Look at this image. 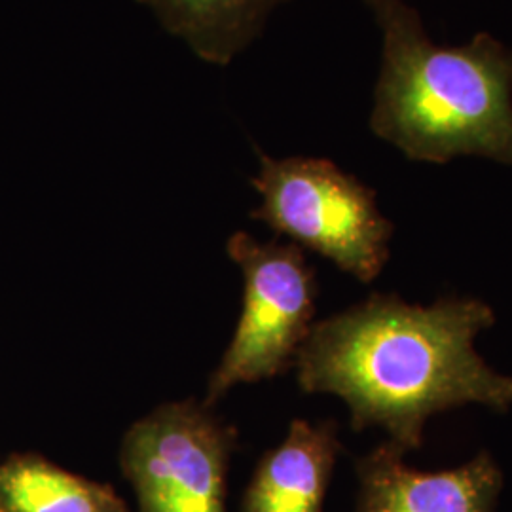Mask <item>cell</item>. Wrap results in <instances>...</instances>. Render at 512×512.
I'll list each match as a JSON object with an SVG mask.
<instances>
[{"instance_id": "1", "label": "cell", "mask_w": 512, "mask_h": 512, "mask_svg": "<svg viewBox=\"0 0 512 512\" xmlns=\"http://www.w3.org/2000/svg\"><path fill=\"white\" fill-rule=\"evenodd\" d=\"M494 323L492 308L476 298L414 306L374 294L313 323L294 359L298 384L340 397L355 431L382 427L389 442L416 450L427 420L448 408H511L512 376L476 353V336Z\"/></svg>"}, {"instance_id": "2", "label": "cell", "mask_w": 512, "mask_h": 512, "mask_svg": "<svg viewBox=\"0 0 512 512\" xmlns=\"http://www.w3.org/2000/svg\"><path fill=\"white\" fill-rule=\"evenodd\" d=\"M384 37L370 129L406 158L459 156L512 167V46L478 33L435 44L406 0H365Z\"/></svg>"}, {"instance_id": "3", "label": "cell", "mask_w": 512, "mask_h": 512, "mask_svg": "<svg viewBox=\"0 0 512 512\" xmlns=\"http://www.w3.org/2000/svg\"><path fill=\"white\" fill-rule=\"evenodd\" d=\"M251 184L262 198L251 217L275 234L329 258L363 283L384 270L393 224L382 215L374 190L334 162L260 154Z\"/></svg>"}, {"instance_id": "4", "label": "cell", "mask_w": 512, "mask_h": 512, "mask_svg": "<svg viewBox=\"0 0 512 512\" xmlns=\"http://www.w3.org/2000/svg\"><path fill=\"white\" fill-rule=\"evenodd\" d=\"M226 251L243 274V311L209 378L207 406H215L236 385L268 380L294 366L313 327L317 298L315 274L296 243H264L236 232Z\"/></svg>"}, {"instance_id": "5", "label": "cell", "mask_w": 512, "mask_h": 512, "mask_svg": "<svg viewBox=\"0 0 512 512\" xmlns=\"http://www.w3.org/2000/svg\"><path fill=\"white\" fill-rule=\"evenodd\" d=\"M238 429L194 399L165 403L135 421L120 465L137 512H228L226 478Z\"/></svg>"}, {"instance_id": "6", "label": "cell", "mask_w": 512, "mask_h": 512, "mask_svg": "<svg viewBox=\"0 0 512 512\" xmlns=\"http://www.w3.org/2000/svg\"><path fill=\"white\" fill-rule=\"evenodd\" d=\"M393 442L357 461L359 501L355 512H495L501 471L478 454L458 469L423 473L404 463Z\"/></svg>"}, {"instance_id": "7", "label": "cell", "mask_w": 512, "mask_h": 512, "mask_svg": "<svg viewBox=\"0 0 512 512\" xmlns=\"http://www.w3.org/2000/svg\"><path fill=\"white\" fill-rule=\"evenodd\" d=\"M338 452L332 421L294 420L285 440L260 459L243 512H323Z\"/></svg>"}, {"instance_id": "8", "label": "cell", "mask_w": 512, "mask_h": 512, "mask_svg": "<svg viewBox=\"0 0 512 512\" xmlns=\"http://www.w3.org/2000/svg\"><path fill=\"white\" fill-rule=\"evenodd\" d=\"M148 6L165 31L203 61L224 67L255 40L270 14L287 0H137Z\"/></svg>"}, {"instance_id": "9", "label": "cell", "mask_w": 512, "mask_h": 512, "mask_svg": "<svg viewBox=\"0 0 512 512\" xmlns=\"http://www.w3.org/2000/svg\"><path fill=\"white\" fill-rule=\"evenodd\" d=\"M4 512H131L109 484L74 475L35 454L0 463Z\"/></svg>"}, {"instance_id": "10", "label": "cell", "mask_w": 512, "mask_h": 512, "mask_svg": "<svg viewBox=\"0 0 512 512\" xmlns=\"http://www.w3.org/2000/svg\"><path fill=\"white\" fill-rule=\"evenodd\" d=\"M0 512H4V511H2V509H0Z\"/></svg>"}]
</instances>
